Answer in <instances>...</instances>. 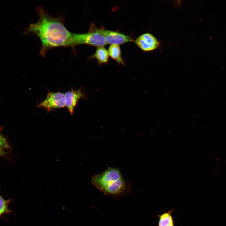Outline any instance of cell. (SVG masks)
Here are the masks:
<instances>
[{"instance_id": "obj_1", "label": "cell", "mask_w": 226, "mask_h": 226, "mask_svg": "<svg viewBox=\"0 0 226 226\" xmlns=\"http://www.w3.org/2000/svg\"><path fill=\"white\" fill-rule=\"evenodd\" d=\"M36 10L38 20L29 25L24 33H32L39 38L41 44L40 55L45 56L49 50L54 47H73V33L65 26L62 17L51 16L40 7Z\"/></svg>"}, {"instance_id": "obj_2", "label": "cell", "mask_w": 226, "mask_h": 226, "mask_svg": "<svg viewBox=\"0 0 226 226\" xmlns=\"http://www.w3.org/2000/svg\"><path fill=\"white\" fill-rule=\"evenodd\" d=\"M91 183L99 190L107 195L121 193L125 190L126 182L118 168L109 167L102 173L95 174Z\"/></svg>"}, {"instance_id": "obj_3", "label": "cell", "mask_w": 226, "mask_h": 226, "mask_svg": "<svg viewBox=\"0 0 226 226\" xmlns=\"http://www.w3.org/2000/svg\"><path fill=\"white\" fill-rule=\"evenodd\" d=\"M107 44L105 37L93 25L87 33H73V47L80 44L89 45L99 47L103 46Z\"/></svg>"}, {"instance_id": "obj_4", "label": "cell", "mask_w": 226, "mask_h": 226, "mask_svg": "<svg viewBox=\"0 0 226 226\" xmlns=\"http://www.w3.org/2000/svg\"><path fill=\"white\" fill-rule=\"evenodd\" d=\"M38 108H42L47 112L66 107L65 93L59 90L56 92L49 91L45 98L37 103Z\"/></svg>"}, {"instance_id": "obj_5", "label": "cell", "mask_w": 226, "mask_h": 226, "mask_svg": "<svg viewBox=\"0 0 226 226\" xmlns=\"http://www.w3.org/2000/svg\"><path fill=\"white\" fill-rule=\"evenodd\" d=\"M66 107L70 114L72 116L77 104L80 99H86L87 95L84 93L83 88L75 89L71 88L65 93Z\"/></svg>"}, {"instance_id": "obj_6", "label": "cell", "mask_w": 226, "mask_h": 226, "mask_svg": "<svg viewBox=\"0 0 226 226\" xmlns=\"http://www.w3.org/2000/svg\"><path fill=\"white\" fill-rule=\"evenodd\" d=\"M134 42L140 49L145 51H154L157 49L160 44L157 38L149 33L141 35Z\"/></svg>"}, {"instance_id": "obj_7", "label": "cell", "mask_w": 226, "mask_h": 226, "mask_svg": "<svg viewBox=\"0 0 226 226\" xmlns=\"http://www.w3.org/2000/svg\"><path fill=\"white\" fill-rule=\"evenodd\" d=\"M97 29L105 37L107 44L118 45L133 41L130 36L122 33L102 28Z\"/></svg>"}, {"instance_id": "obj_8", "label": "cell", "mask_w": 226, "mask_h": 226, "mask_svg": "<svg viewBox=\"0 0 226 226\" xmlns=\"http://www.w3.org/2000/svg\"><path fill=\"white\" fill-rule=\"evenodd\" d=\"M94 58L97 60L99 65L107 63L109 59L108 51L103 46L99 47L97 48L95 53L89 58L90 59Z\"/></svg>"}, {"instance_id": "obj_9", "label": "cell", "mask_w": 226, "mask_h": 226, "mask_svg": "<svg viewBox=\"0 0 226 226\" xmlns=\"http://www.w3.org/2000/svg\"><path fill=\"white\" fill-rule=\"evenodd\" d=\"M108 52L111 57L118 63L125 65V63L121 57L120 47L118 45H111L109 47Z\"/></svg>"}, {"instance_id": "obj_10", "label": "cell", "mask_w": 226, "mask_h": 226, "mask_svg": "<svg viewBox=\"0 0 226 226\" xmlns=\"http://www.w3.org/2000/svg\"><path fill=\"white\" fill-rule=\"evenodd\" d=\"M173 210L158 215L159 217L158 226H174L172 213Z\"/></svg>"}, {"instance_id": "obj_11", "label": "cell", "mask_w": 226, "mask_h": 226, "mask_svg": "<svg viewBox=\"0 0 226 226\" xmlns=\"http://www.w3.org/2000/svg\"><path fill=\"white\" fill-rule=\"evenodd\" d=\"M12 201L11 199L5 200L0 195V217L12 212L8 208L9 205Z\"/></svg>"}, {"instance_id": "obj_12", "label": "cell", "mask_w": 226, "mask_h": 226, "mask_svg": "<svg viewBox=\"0 0 226 226\" xmlns=\"http://www.w3.org/2000/svg\"><path fill=\"white\" fill-rule=\"evenodd\" d=\"M8 145L5 138L0 134V150L8 148Z\"/></svg>"}, {"instance_id": "obj_13", "label": "cell", "mask_w": 226, "mask_h": 226, "mask_svg": "<svg viewBox=\"0 0 226 226\" xmlns=\"http://www.w3.org/2000/svg\"><path fill=\"white\" fill-rule=\"evenodd\" d=\"M5 152L3 150H0V155H3L5 153Z\"/></svg>"}]
</instances>
